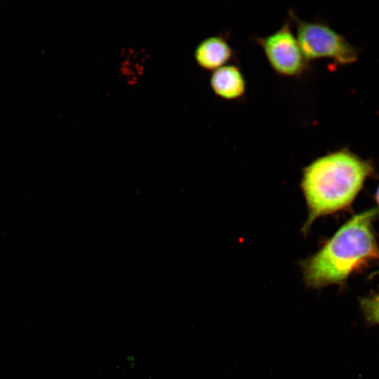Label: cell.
Here are the masks:
<instances>
[{"label": "cell", "mask_w": 379, "mask_h": 379, "mask_svg": "<svg viewBox=\"0 0 379 379\" xmlns=\"http://www.w3.org/2000/svg\"><path fill=\"white\" fill-rule=\"evenodd\" d=\"M361 307L368 323L379 324V294L363 298Z\"/></svg>", "instance_id": "cell-7"}, {"label": "cell", "mask_w": 379, "mask_h": 379, "mask_svg": "<svg viewBox=\"0 0 379 379\" xmlns=\"http://www.w3.org/2000/svg\"><path fill=\"white\" fill-rule=\"evenodd\" d=\"M233 56L234 50L221 35H214L204 39L194 51L197 64L207 70L214 71L225 65Z\"/></svg>", "instance_id": "cell-5"}, {"label": "cell", "mask_w": 379, "mask_h": 379, "mask_svg": "<svg viewBox=\"0 0 379 379\" xmlns=\"http://www.w3.org/2000/svg\"><path fill=\"white\" fill-rule=\"evenodd\" d=\"M289 20L281 27L265 36H256L259 44L274 71L284 77H296L302 75L308 68L296 36L293 33Z\"/></svg>", "instance_id": "cell-4"}, {"label": "cell", "mask_w": 379, "mask_h": 379, "mask_svg": "<svg viewBox=\"0 0 379 379\" xmlns=\"http://www.w3.org/2000/svg\"><path fill=\"white\" fill-rule=\"evenodd\" d=\"M370 209L353 216L315 254L301 263L304 281L312 288L340 284L379 255L372 229L376 215Z\"/></svg>", "instance_id": "cell-1"}, {"label": "cell", "mask_w": 379, "mask_h": 379, "mask_svg": "<svg viewBox=\"0 0 379 379\" xmlns=\"http://www.w3.org/2000/svg\"><path fill=\"white\" fill-rule=\"evenodd\" d=\"M371 171L368 162L345 149L321 157L306 166L301 187L308 218L303 231H307L318 217L349 205Z\"/></svg>", "instance_id": "cell-2"}, {"label": "cell", "mask_w": 379, "mask_h": 379, "mask_svg": "<svg viewBox=\"0 0 379 379\" xmlns=\"http://www.w3.org/2000/svg\"><path fill=\"white\" fill-rule=\"evenodd\" d=\"M376 200H377V202L378 204V206H379V187L377 190V192H376Z\"/></svg>", "instance_id": "cell-8"}, {"label": "cell", "mask_w": 379, "mask_h": 379, "mask_svg": "<svg viewBox=\"0 0 379 379\" xmlns=\"http://www.w3.org/2000/svg\"><path fill=\"white\" fill-rule=\"evenodd\" d=\"M288 15L295 24L297 39L308 62L328 58L340 65H348L357 60L355 48L327 24L302 20L293 11Z\"/></svg>", "instance_id": "cell-3"}, {"label": "cell", "mask_w": 379, "mask_h": 379, "mask_svg": "<svg viewBox=\"0 0 379 379\" xmlns=\"http://www.w3.org/2000/svg\"><path fill=\"white\" fill-rule=\"evenodd\" d=\"M213 92L219 97L233 100L241 98L246 91L245 78L234 65H225L215 69L210 78Z\"/></svg>", "instance_id": "cell-6"}]
</instances>
